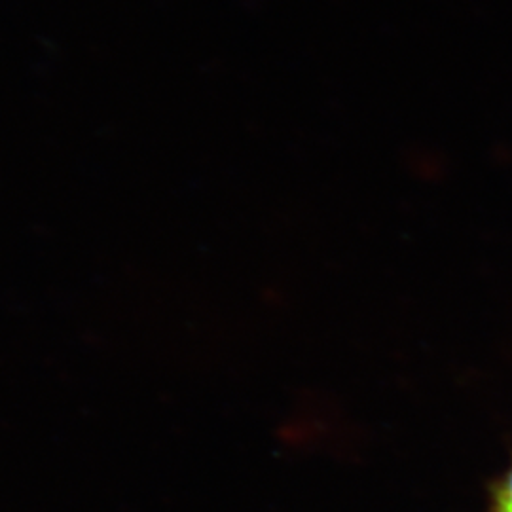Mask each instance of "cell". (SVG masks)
<instances>
[{"mask_svg": "<svg viewBox=\"0 0 512 512\" xmlns=\"http://www.w3.org/2000/svg\"><path fill=\"white\" fill-rule=\"evenodd\" d=\"M492 512H512V469L495 492Z\"/></svg>", "mask_w": 512, "mask_h": 512, "instance_id": "cell-1", "label": "cell"}]
</instances>
